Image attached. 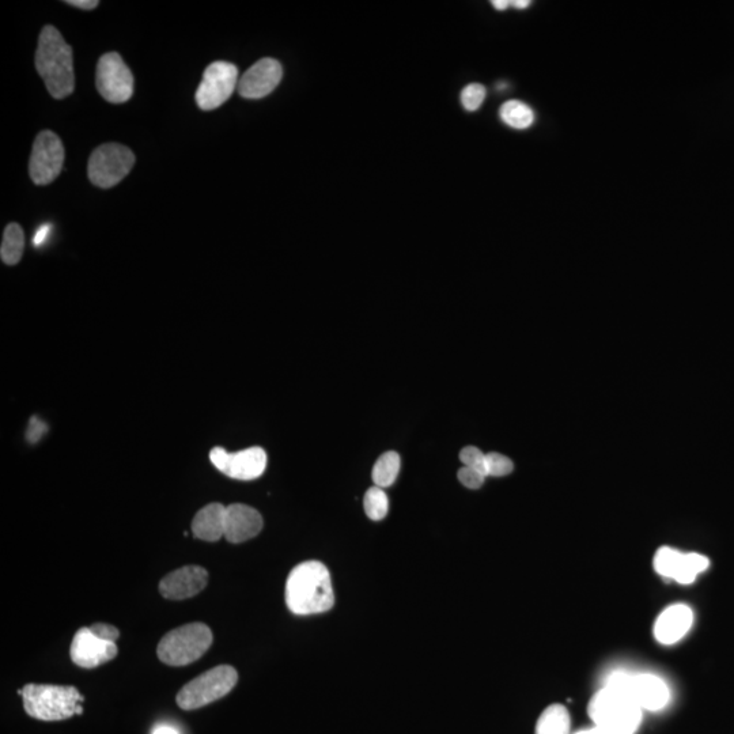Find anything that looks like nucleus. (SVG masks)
<instances>
[{"label":"nucleus","mask_w":734,"mask_h":734,"mask_svg":"<svg viewBox=\"0 0 734 734\" xmlns=\"http://www.w3.org/2000/svg\"><path fill=\"white\" fill-rule=\"evenodd\" d=\"M286 604L294 615L323 614L335 604L331 575L321 562L295 566L286 582Z\"/></svg>","instance_id":"obj_1"},{"label":"nucleus","mask_w":734,"mask_h":734,"mask_svg":"<svg viewBox=\"0 0 734 734\" xmlns=\"http://www.w3.org/2000/svg\"><path fill=\"white\" fill-rule=\"evenodd\" d=\"M36 68L52 97L63 100L75 87L73 49L54 26H45L36 52Z\"/></svg>","instance_id":"obj_2"},{"label":"nucleus","mask_w":734,"mask_h":734,"mask_svg":"<svg viewBox=\"0 0 734 734\" xmlns=\"http://www.w3.org/2000/svg\"><path fill=\"white\" fill-rule=\"evenodd\" d=\"M26 714L40 721H64L83 713V696L75 687L26 684L18 691Z\"/></svg>","instance_id":"obj_3"},{"label":"nucleus","mask_w":734,"mask_h":734,"mask_svg":"<svg viewBox=\"0 0 734 734\" xmlns=\"http://www.w3.org/2000/svg\"><path fill=\"white\" fill-rule=\"evenodd\" d=\"M213 631L203 623H192L166 634L157 654L170 667H185L198 661L213 645Z\"/></svg>","instance_id":"obj_4"},{"label":"nucleus","mask_w":734,"mask_h":734,"mask_svg":"<svg viewBox=\"0 0 734 734\" xmlns=\"http://www.w3.org/2000/svg\"><path fill=\"white\" fill-rule=\"evenodd\" d=\"M589 715L599 728L633 734L641 724L642 709L628 696L605 687L590 702Z\"/></svg>","instance_id":"obj_5"},{"label":"nucleus","mask_w":734,"mask_h":734,"mask_svg":"<svg viewBox=\"0 0 734 734\" xmlns=\"http://www.w3.org/2000/svg\"><path fill=\"white\" fill-rule=\"evenodd\" d=\"M238 673L230 665H219L185 684L177 694V705L183 710H198L217 702L236 687Z\"/></svg>","instance_id":"obj_6"},{"label":"nucleus","mask_w":734,"mask_h":734,"mask_svg":"<svg viewBox=\"0 0 734 734\" xmlns=\"http://www.w3.org/2000/svg\"><path fill=\"white\" fill-rule=\"evenodd\" d=\"M633 699L641 709L661 710L669 701L667 684L654 675H630L626 672H615L608 677L607 686Z\"/></svg>","instance_id":"obj_7"},{"label":"nucleus","mask_w":734,"mask_h":734,"mask_svg":"<svg viewBox=\"0 0 734 734\" xmlns=\"http://www.w3.org/2000/svg\"><path fill=\"white\" fill-rule=\"evenodd\" d=\"M135 165V155L128 147L108 143L97 147L89 160V179L98 188L119 184Z\"/></svg>","instance_id":"obj_8"},{"label":"nucleus","mask_w":734,"mask_h":734,"mask_svg":"<svg viewBox=\"0 0 734 734\" xmlns=\"http://www.w3.org/2000/svg\"><path fill=\"white\" fill-rule=\"evenodd\" d=\"M96 85L98 93L111 104H124L134 94V75L116 52L98 60Z\"/></svg>","instance_id":"obj_9"},{"label":"nucleus","mask_w":734,"mask_h":734,"mask_svg":"<svg viewBox=\"0 0 734 734\" xmlns=\"http://www.w3.org/2000/svg\"><path fill=\"white\" fill-rule=\"evenodd\" d=\"M237 86L238 68L232 63L215 62L204 71L196 102L203 111H214L232 97Z\"/></svg>","instance_id":"obj_10"},{"label":"nucleus","mask_w":734,"mask_h":734,"mask_svg":"<svg viewBox=\"0 0 734 734\" xmlns=\"http://www.w3.org/2000/svg\"><path fill=\"white\" fill-rule=\"evenodd\" d=\"M64 147L58 135L43 131L34 141L29 162L30 177L37 185H48L58 179L63 169Z\"/></svg>","instance_id":"obj_11"},{"label":"nucleus","mask_w":734,"mask_h":734,"mask_svg":"<svg viewBox=\"0 0 734 734\" xmlns=\"http://www.w3.org/2000/svg\"><path fill=\"white\" fill-rule=\"evenodd\" d=\"M211 463L223 475L236 480H255L266 472L267 453L263 448L255 446L229 453L226 449L217 446L210 452Z\"/></svg>","instance_id":"obj_12"},{"label":"nucleus","mask_w":734,"mask_h":734,"mask_svg":"<svg viewBox=\"0 0 734 734\" xmlns=\"http://www.w3.org/2000/svg\"><path fill=\"white\" fill-rule=\"evenodd\" d=\"M283 77L282 64L278 60L264 58L253 64L238 81V93L248 100H259L274 92Z\"/></svg>","instance_id":"obj_13"},{"label":"nucleus","mask_w":734,"mask_h":734,"mask_svg":"<svg viewBox=\"0 0 734 734\" xmlns=\"http://www.w3.org/2000/svg\"><path fill=\"white\" fill-rule=\"evenodd\" d=\"M71 660L85 669L100 667L117 656L115 642L104 641L93 634L90 628H79L70 649Z\"/></svg>","instance_id":"obj_14"},{"label":"nucleus","mask_w":734,"mask_h":734,"mask_svg":"<svg viewBox=\"0 0 734 734\" xmlns=\"http://www.w3.org/2000/svg\"><path fill=\"white\" fill-rule=\"evenodd\" d=\"M208 573L200 566H185L162 578L160 592L168 600H185L206 588Z\"/></svg>","instance_id":"obj_15"},{"label":"nucleus","mask_w":734,"mask_h":734,"mask_svg":"<svg viewBox=\"0 0 734 734\" xmlns=\"http://www.w3.org/2000/svg\"><path fill=\"white\" fill-rule=\"evenodd\" d=\"M263 529V517L251 506L230 505L226 508L225 537L229 543L240 544L256 537Z\"/></svg>","instance_id":"obj_16"},{"label":"nucleus","mask_w":734,"mask_h":734,"mask_svg":"<svg viewBox=\"0 0 734 734\" xmlns=\"http://www.w3.org/2000/svg\"><path fill=\"white\" fill-rule=\"evenodd\" d=\"M692 623L694 614L691 608L683 604L672 605L658 616L654 635L662 645H673L690 631Z\"/></svg>","instance_id":"obj_17"},{"label":"nucleus","mask_w":734,"mask_h":734,"mask_svg":"<svg viewBox=\"0 0 734 734\" xmlns=\"http://www.w3.org/2000/svg\"><path fill=\"white\" fill-rule=\"evenodd\" d=\"M226 508L221 503H211L199 510L192 521V533L196 539L218 541L225 536Z\"/></svg>","instance_id":"obj_18"},{"label":"nucleus","mask_w":734,"mask_h":734,"mask_svg":"<svg viewBox=\"0 0 734 734\" xmlns=\"http://www.w3.org/2000/svg\"><path fill=\"white\" fill-rule=\"evenodd\" d=\"M709 559L699 554H679L677 558L675 570H673L672 580L679 584L688 585L696 580L699 574L709 569Z\"/></svg>","instance_id":"obj_19"},{"label":"nucleus","mask_w":734,"mask_h":734,"mask_svg":"<svg viewBox=\"0 0 734 734\" xmlns=\"http://www.w3.org/2000/svg\"><path fill=\"white\" fill-rule=\"evenodd\" d=\"M570 715L565 706L552 705L540 715L536 734H569Z\"/></svg>","instance_id":"obj_20"},{"label":"nucleus","mask_w":734,"mask_h":734,"mask_svg":"<svg viewBox=\"0 0 734 734\" xmlns=\"http://www.w3.org/2000/svg\"><path fill=\"white\" fill-rule=\"evenodd\" d=\"M25 236L24 230L18 223H10L6 227L3 234L2 248H0V256L3 263L7 266H15L20 263L22 255H24Z\"/></svg>","instance_id":"obj_21"},{"label":"nucleus","mask_w":734,"mask_h":734,"mask_svg":"<svg viewBox=\"0 0 734 734\" xmlns=\"http://www.w3.org/2000/svg\"><path fill=\"white\" fill-rule=\"evenodd\" d=\"M499 116L506 126L516 128V130H527L535 123V112L525 102L508 101L502 105Z\"/></svg>","instance_id":"obj_22"},{"label":"nucleus","mask_w":734,"mask_h":734,"mask_svg":"<svg viewBox=\"0 0 734 734\" xmlns=\"http://www.w3.org/2000/svg\"><path fill=\"white\" fill-rule=\"evenodd\" d=\"M401 460L399 453L387 452L382 454L373 468V482L377 487H391L399 476Z\"/></svg>","instance_id":"obj_23"},{"label":"nucleus","mask_w":734,"mask_h":734,"mask_svg":"<svg viewBox=\"0 0 734 734\" xmlns=\"http://www.w3.org/2000/svg\"><path fill=\"white\" fill-rule=\"evenodd\" d=\"M366 516L373 521L384 520L389 512V499L387 493L381 487L374 486L367 490L363 499Z\"/></svg>","instance_id":"obj_24"},{"label":"nucleus","mask_w":734,"mask_h":734,"mask_svg":"<svg viewBox=\"0 0 734 734\" xmlns=\"http://www.w3.org/2000/svg\"><path fill=\"white\" fill-rule=\"evenodd\" d=\"M486 96V87L480 85V83H471V85L465 86L463 92H461V104H463L465 111L476 112L482 107Z\"/></svg>","instance_id":"obj_25"},{"label":"nucleus","mask_w":734,"mask_h":734,"mask_svg":"<svg viewBox=\"0 0 734 734\" xmlns=\"http://www.w3.org/2000/svg\"><path fill=\"white\" fill-rule=\"evenodd\" d=\"M679 554V551L672 550V548L669 547L660 548V550L657 551L656 556H654V569H656L657 573L662 575V577L671 578L672 580L673 570H675Z\"/></svg>","instance_id":"obj_26"},{"label":"nucleus","mask_w":734,"mask_h":734,"mask_svg":"<svg viewBox=\"0 0 734 734\" xmlns=\"http://www.w3.org/2000/svg\"><path fill=\"white\" fill-rule=\"evenodd\" d=\"M513 468V461L508 459V457L503 456V454H487V476H495V478H501V476L509 475L510 472L513 471Z\"/></svg>","instance_id":"obj_27"},{"label":"nucleus","mask_w":734,"mask_h":734,"mask_svg":"<svg viewBox=\"0 0 734 734\" xmlns=\"http://www.w3.org/2000/svg\"><path fill=\"white\" fill-rule=\"evenodd\" d=\"M460 460L464 467L474 468L487 476V454L483 453L482 450L475 448V446H467V448L461 450Z\"/></svg>","instance_id":"obj_28"},{"label":"nucleus","mask_w":734,"mask_h":734,"mask_svg":"<svg viewBox=\"0 0 734 734\" xmlns=\"http://www.w3.org/2000/svg\"><path fill=\"white\" fill-rule=\"evenodd\" d=\"M457 476H459L460 483L467 488H471V490H478L487 478L482 472L468 467L461 468Z\"/></svg>","instance_id":"obj_29"},{"label":"nucleus","mask_w":734,"mask_h":734,"mask_svg":"<svg viewBox=\"0 0 734 734\" xmlns=\"http://www.w3.org/2000/svg\"><path fill=\"white\" fill-rule=\"evenodd\" d=\"M90 630L93 631V634L96 635V637L104 639V641L116 642V639L120 637L119 630H117L115 626H111V624H93V626L90 627Z\"/></svg>","instance_id":"obj_30"},{"label":"nucleus","mask_w":734,"mask_h":734,"mask_svg":"<svg viewBox=\"0 0 734 734\" xmlns=\"http://www.w3.org/2000/svg\"><path fill=\"white\" fill-rule=\"evenodd\" d=\"M47 430L48 426L45 425V423L41 421V419L34 416V418L30 419L29 429L28 433H26V438H28L30 444H36V442H39L41 440V437H43V435L47 433Z\"/></svg>","instance_id":"obj_31"},{"label":"nucleus","mask_w":734,"mask_h":734,"mask_svg":"<svg viewBox=\"0 0 734 734\" xmlns=\"http://www.w3.org/2000/svg\"><path fill=\"white\" fill-rule=\"evenodd\" d=\"M51 225H48V223H45V225L39 227V230H37L36 234H34L33 238V245L34 247H41V245L44 244L45 241L48 240L49 233H51Z\"/></svg>","instance_id":"obj_32"},{"label":"nucleus","mask_w":734,"mask_h":734,"mask_svg":"<svg viewBox=\"0 0 734 734\" xmlns=\"http://www.w3.org/2000/svg\"><path fill=\"white\" fill-rule=\"evenodd\" d=\"M66 3L82 10H93L100 5V2H97V0H68Z\"/></svg>","instance_id":"obj_33"},{"label":"nucleus","mask_w":734,"mask_h":734,"mask_svg":"<svg viewBox=\"0 0 734 734\" xmlns=\"http://www.w3.org/2000/svg\"><path fill=\"white\" fill-rule=\"evenodd\" d=\"M491 5L494 6L495 10L505 11L508 10L510 6H512V2H510V0H493V2H491Z\"/></svg>","instance_id":"obj_34"},{"label":"nucleus","mask_w":734,"mask_h":734,"mask_svg":"<svg viewBox=\"0 0 734 734\" xmlns=\"http://www.w3.org/2000/svg\"><path fill=\"white\" fill-rule=\"evenodd\" d=\"M153 734H180V733L177 732L176 729L172 728V726L161 725V726H157V728L154 729Z\"/></svg>","instance_id":"obj_35"},{"label":"nucleus","mask_w":734,"mask_h":734,"mask_svg":"<svg viewBox=\"0 0 734 734\" xmlns=\"http://www.w3.org/2000/svg\"><path fill=\"white\" fill-rule=\"evenodd\" d=\"M577 734H618V733L611 732V730H607L604 728H599V726H594L593 729L582 730V732H578Z\"/></svg>","instance_id":"obj_36"},{"label":"nucleus","mask_w":734,"mask_h":734,"mask_svg":"<svg viewBox=\"0 0 734 734\" xmlns=\"http://www.w3.org/2000/svg\"><path fill=\"white\" fill-rule=\"evenodd\" d=\"M512 6L518 10H524L531 6V0H512Z\"/></svg>","instance_id":"obj_37"}]
</instances>
